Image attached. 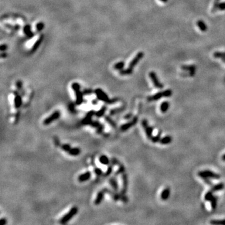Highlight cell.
<instances>
[{"instance_id":"cell-21","label":"cell","mask_w":225,"mask_h":225,"mask_svg":"<svg viewBox=\"0 0 225 225\" xmlns=\"http://www.w3.org/2000/svg\"><path fill=\"white\" fill-rule=\"evenodd\" d=\"M109 183L113 188V190L115 191H117L118 190V184L116 179L115 178H111L109 180Z\"/></svg>"},{"instance_id":"cell-47","label":"cell","mask_w":225,"mask_h":225,"mask_svg":"<svg viewBox=\"0 0 225 225\" xmlns=\"http://www.w3.org/2000/svg\"><path fill=\"white\" fill-rule=\"evenodd\" d=\"M7 224V220L6 218H1L0 220V224L1 225H5Z\"/></svg>"},{"instance_id":"cell-48","label":"cell","mask_w":225,"mask_h":225,"mask_svg":"<svg viewBox=\"0 0 225 225\" xmlns=\"http://www.w3.org/2000/svg\"><path fill=\"white\" fill-rule=\"evenodd\" d=\"M92 90L91 89H85L84 92H83V93L85 94V95H89V94L91 93H92Z\"/></svg>"},{"instance_id":"cell-8","label":"cell","mask_w":225,"mask_h":225,"mask_svg":"<svg viewBox=\"0 0 225 225\" xmlns=\"http://www.w3.org/2000/svg\"><path fill=\"white\" fill-rule=\"evenodd\" d=\"M149 76L151 81H152L153 83L154 86L156 88H163V85L159 81V80H158L156 74L155 73H154V72H150L149 73Z\"/></svg>"},{"instance_id":"cell-50","label":"cell","mask_w":225,"mask_h":225,"mask_svg":"<svg viewBox=\"0 0 225 225\" xmlns=\"http://www.w3.org/2000/svg\"><path fill=\"white\" fill-rule=\"evenodd\" d=\"M7 55H8V54H7V53H1V58H6V57H7Z\"/></svg>"},{"instance_id":"cell-7","label":"cell","mask_w":225,"mask_h":225,"mask_svg":"<svg viewBox=\"0 0 225 225\" xmlns=\"http://www.w3.org/2000/svg\"><path fill=\"white\" fill-rule=\"evenodd\" d=\"M138 118L137 116H135L133 118L132 120L131 121L129 122H127L126 123L123 124V125H121V130L122 131H126L128 130V129H129V128H131V127H133L134 126V125H135L137 123V122H138Z\"/></svg>"},{"instance_id":"cell-29","label":"cell","mask_w":225,"mask_h":225,"mask_svg":"<svg viewBox=\"0 0 225 225\" xmlns=\"http://www.w3.org/2000/svg\"><path fill=\"white\" fill-rule=\"evenodd\" d=\"M124 66H125V62L119 61V62H118V63H116V64H114L113 67H114V68L116 69V70H122Z\"/></svg>"},{"instance_id":"cell-13","label":"cell","mask_w":225,"mask_h":225,"mask_svg":"<svg viewBox=\"0 0 225 225\" xmlns=\"http://www.w3.org/2000/svg\"><path fill=\"white\" fill-rule=\"evenodd\" d=\"M91 177V173L90 171H88L84 173L80 174V176L78 178V180L79 182H85V181H88Z\"/></svg>"},{"instance_id":"cell-23","label":"cell","mask_w":225,"mask_h":225,"mask_svg":"<svg viewBox=\"0 0 225 225\" xmlns=\"http://www.w3.org/2000/svg\"><path fill=\"white\" fill-rule=\"evenodd\" d=\"M81 153V149L79 148H71L70 151H68L69 155L71 156H78Z\"/></svg>"},{"instance_id":"cell-1","label":"cell","mask_w":225,"mask_h":225,"mask_svg":"<svg viewBox=\"0 0 225 225\" xmlns=\"http://www.w3.org/2000/svg\"><path fill=\"white\" fill-rule=\"evenodd\" d=\"M95 93L96 94V97H97L98 99H99V100L100 101H102L105 102V103L110 104V103H113L116 101V99H109L108 95H106V94L100 88L96 89L95 91Z\"/></svg>"},{"instance_id":"cell-31","label":"cell","mask_w":225,"mask_h":225,"mask_svg":"<svg viewBox=\"0 0 225 225\" xmlns=\"http://www.w3.org/2000/svg\"><path fill=\"white\" fill-rule=\"evenodd\" d=\"M210 223L211 224L214 225H225V220H211L210 221Z\"/></svg>"},{"instance_id":"cell-27","label":"cell","mask_w":225,"mask_h":225,"mask_svg":"<svg viewBox=\"0 0 225 225\" xmlns=\"http://www.w3.org/2000/svg\"><path fill=\"white\" fill-rule=\"evenodd\" d=\"M169 107H170V104H169L168 102H163L161 104V106H160V110L162 113H166L168 111Z\"/></svg>"},{"instance_id":"cell-5","label":"cell","mask_w":225,"mask_h":225,"mask_svg":"<svg viewBox=\"0 0 225 225\" xmlns=\"http://www.w3.org/2000/svg\"><path fill=\"white\" fill-rule=\"evenodd\" d=\"M61 116V113L59 111H56L53 112L51 115L47 117L43 121V124L44 125H48L50 124H51L54 121H56V119H58Z\"/></svg>"},{"instance_id":"cell-33","label":"cell","mask_w":225,"mask_h":225,"mask_svg":"<svg viewBox=\"0 0 225 225\" xmlns=\"http://www.w3.org/2000/svg\"><path fill=\"white\" fill-rule=\"evenodd\" d=\"M211 202V206L213 210H215L216 208V204H217V198L213 196L210 201Z\"/></svg>"},{"instance_id":"cell-45","label":"cell","mask_w":225,"mask_h":225,"mask_svg":"<svg viewBox=\"0 0 225 225\" xmlns=\"http://www.w3.org/2000/svg\"><path fill=\"white\" fill-rule=\"evenodd\" d=\"M0 49H1V51H5L6 50L8 49V46H7V44H2V45L1 46V48H0Z\"/></svg>"},{"instance_id":"cell-10","label":"cell","mask_w":225,"mask_h":225,"mask_svg":"<svg viewBox=\"0 0 225 225\" xmlns=\"http://www.w3.org/2000/svg\"><path fill=\"white\" fill-rule=\"evenodd\" d=\"M122 180H123V187H122L121 191V195H125L127 192L128 185V176H127V174L126 173H123Z\"/></svg>"},{"instance_id":"cell-52","label":"cell","mask_w":225,"mask_h":225,"mask_svg":"<svg viewBox=\"0 0 225 225\" xmlns=\"http://www.w3.org/2000/svg\"><path fill=\"white\" fill-rule=\"evenodd\" d=\"M160 1H161V2L163 3H166L167 1H168V0H160Z\"/></svg>"},{"instance_id":"cell-40","label":"cell","mask_w":225,"mask_h":225,"mask_svg":"<svg viewBox=\"0 0 225 225\" xmlns=\"http://www.w3.org/2000/svg\"><path fill=\"white\" fill-rule=\"evenodd\" d=\"M94 172H95V173L96 174L97 176H101L102 175L103 173V171H102L101 169L98 168H95V170H94Z\"/></svg>"},{"instance_id":"cell-26","label":"cell","mask_w":225,"mask_h":225,"mask_svg":"<svg viewBox=\"0 0 225 225\" xmlns=\"http://www.w3.org/2000/svg\"><path fill=\"white\" fill-rule=\"evenodd\" d=\"M181 68L182 70L186 71H195L196 67L194 65H183L181 66Z\"/></svg>"},{"instance_id":"cell-34","label":"cell","mask_w":225,"mask_h":225,"mask_svg":"<svg viewBox=\"0 0 225 225\" xmlns=\"http://www.w3.org/2000/svg\"><path fill=\"white\" fill-rule=\"evenodd\" d=\"M213 56L216 58H225V52H215L213 54Z\"/></svg>"},{"instance_id":"cell-51","label":"cell","mask_w":225,"mask_h":225,"mask_svg":"<svg viewBox=\"0 0 225 225\" xmlns=\"http://www.w3.org/2000/svg\"><path fill=\"white\" fill-rule=\"evenodd\" d=\"M222 160H223V161H225V154H224V155H223V156H222Z\"/></svg>"},{"instance_id":"cell-6","label":"cell","mask_w":225,"mask_h":225,"mask_svg":"<svg viewBox=\"0 0 225 225\" xmlns=\"http://www.w3.org/2000/svg\"><path fill=\"white\" fill-rule=\"evenodd\" d=\"M141 125H142L143 128L144 129H145L148 138V139H151L153 137L152 133H153V128L152 127L149 126L148 121H147L146 119H143V120L142 121V122H141Z\"/></svg>"},{"instance_id":"cell-15","label":"cell","mask_w":225,"mask_h":225,"mask_svg":"<svg viewBox=\"0 0 225 225\" xmlns=\"http://www.w3.org/2000/svg\"><path fill=\"white\" fill-rule=\"evenodd\" d=\"M43 38H44L43 34H41V36L39 37V38L38 39L37 41H36L35 43H34V44H33L32 48H31V53H33V52L36 51V50L38 48L39 46H40V44H41V42H42V41L43 40Z\"/></svg>"},{"instance_id":"cell-24","label":"cell","mask_w":225,"mask_h":225,"mask_svg":"<svg viewBox=\"0 0 225 225\" xmlns=\"http://www.w3.org/2000/svg\"><path fill=\"white\" fill-rule=\"evenodd\" d=\"M106 109H107V107L106 106H103L98 111H96V113H95V116L97 118L102 117L105 115Z\"/></svg>"},{"instance_id":"cell-14","label":"cell","mask_w":225,"mask_h":225,"mask_svg":"<svg viewBox=\"0 0 225 225\" xmlns=\"http://www.w3.org/2000/svg\"><path fill=\"white\" fill-rule=\"evenodd\" d=\"M105 192L103 191H103H99L98 193L97 194V196H96V198H95V201H94V204H95V205H99V204L101 203L104 198V194H105Z\"/></svg>"},{"instance_id":"cell-12","label":"cell","mask_w":225,"mask_h":225,"mask_svg":"<svg viewBox=\"0 0 225 225\" xmlns=\"http://www.w3.org/2000/svg\"><path fill=\"white\" fill-rule=\"evenodd\" d=\"M75 96H76V101H75V104L76 105H80L83 103V93H82L80 91V89L75 91Z\"/></svg>"},{"instance_id":"cell-38","label":"cell","mask_w":225,"mask_h":225,"mask_svg":"<svg viewBox=\"0 0 225 225\" xmlns=\"http://www.w3.org/2000/svg\"><path fill=\"white\" fill-rule=\"evenodd\" d=\"M61 148L64 150V151H66V152L68 153V151H70L71 148L70 145H69V144H63V145L61 146Z\"/></svg>"},{"instance_id":"cell-42","label":"cell","mask_w":225,"mask_h":225,"mask_svg":"<svg viewBox=\"0 0 225 225\" xmlns=\"http://www.w3.org/2000/svg\"><path fill=\"white\" fill-rule=\"evenodd\" d=\"M113 171V167L112 166H109V168H108L107 171H106V173H105V176H109L111 174V173H112Z\"/></svg>"},{"instance_id":"cell-41","label":"cell","mask_w":225,"mask_h":225,"mask_svg":"<svg viewBox=\"0 0 225 225\" xmlns=\"http://www.w3.org/2000/svg\"><path fill=\"white\" fill-rule=\"evenodd\" d=\"M101 125V124L100 123H99L98 121H92V122L91 123V124H90V126L93 127V128H98L99 126H100Z\"/></svg>"},{"instance_id":"cell-30","label":"cell","mask_w":225,"mask_h":225,"mask_svg":"<svg viewBox=\"0 0 225 225\" xmlns=\"http://www.w3.org/2000/svg\"><path fill=\"white\" fill-rule=\"evenodd\" d=\"M105 120H106V122H107L108 123H109L112 127H113V128H116V123L111 118L109 117V116H105Z\"/></svg>"},{"instance_id":"cell-17","label":"cell","mask_w":225,"mask_h":225,"mask_svg":"<svg viewBox=\"0 0 225 225\" xmlns=\"http://www.w3.org/2000/svg\"><path fill=\"white\" fill-rule=\"evenodd\" d=\"M170 188H166L161 193V199L162 200H166L170 196Z\"/></svg>"},{"instance_id":"cell-25","label":"cell","mask_w":225,"mask_h":225,"mask_svg":"<svg viewBox=\"0 0 225 225\" xmlns=\"http://www.w3.org/2000/svg\"><path fill=\"white\" fill-rule=\"evenodd\" d=\"M99 161L102 164L104 165H108L109 163V160L106 156L102 155L99 158Z\"/></svg>"},{"instance_id":"cell-49","label":"cell","mask_w":225,"mask_h":225,"mask_svg":"<svg viewBox=\"0 0 225 225\" xmlns=\"http://www.w3.org/2000/svg\"><path fill=\"white\" fill-rule=\"evenodd\" d=\"M131 117H132V114H128V115H125L124 118L126 119H129Z\"/></svg>"},{"instance_id":"cell-22","label":"cell","mask_w":225,"mask_h":225,"mask_svg":"<svg viewBox=\"0 0 225 225\" xmlns=\"http://www.w3.org/2000/svg\"><path fill=\"white\" fill-rule=\"evenodd\" d=\"M172 141V137L170 136H164L163 138H161L160 143L161 145H168Z\"/></svg>"},{"instance_id":"cell-28","label":"cell","mask_w":225,"mask_h":225,"mask_svg":"<svg viewBox=\"0 0 225 225\" xmlns=\"http://www.w3.org/2000/svg\"><path fill=\"white\" fill-rule=\"evenodd\" d=\"M133 73V68L128 67V68L125 69V70H119V73L121 75H129Z\"/></svg>"},{"instance_id":"cell-35","label":"cell","mask_w":225,"mask_h":225,"mask_svg":"<svg viewBox=\"0 0 225 225\" xmlns=\"http://www.w3.org/2000/svg\"><path fill=\"white\" fill-rule=\"evenodd\" d=\"M36 28L37 31L40 32V31H42L43 29L44 28V24L43 22H39L36 26Z\"/></svg>"},{"instance_id":"cell-37","label":"cell","mask_w":225,"mask_h":225,"mask_svg":"<svg viewBox=\"0 0 225 225\" xmlns=\"http://www.w3.org/2000/svg\"><path fill=\"white\" fill-rule=\"evenodd\" d=\"M160 136H161V133H158V135H157V136H153L152 138L151 139V141H152L153 143H157V142H160V139H161V138H160Z\"/></svg>"},{"instance_id":"cell-44","label":"cell","mask_w":225,"mask_h":225,"mask_svg":"<svg viewBox=\"0 0 225 225\" xmlns=\"http://www.w3.org/2000/svg\"><path fill=\"white\" fill-rule=\"evenodd\" d=\"M218 9L220 10H225V2L221 3L219 4L218 6Z\"/></svg>"},{"instance_id":"cell-3","label":"cell","mask_w":225,"mask_h":225,"mask_svg":"<svg viewBox=\"0 0 225 225\" xmlns=\"http://www.w3.org/2000/svg\"><path fill=\"white\" fill-rule=\"evenodd\" d=\"M171 95H172V91L171 89H167L164 91L159 92L155 95H153V96H149L147 99L149 102L155 101H158V99L163 97H170L171 96Z\"/></svg>"},{"instance_id":"cell-2","label":"cell","mask_w":225,"mask_h":225,"mask_svg":"<svg viewBox=\"0 0 225 225\" xmlns=\"http://www.w3.org/2000/svg\"><path fill=\"white\" fill-rule=\"evenodd\" d=\"M78 211V209L76 206H73L70 209V210L67 213L63 216L61 219L60 220V223L62 224H64L67 223L68 222L70 221L73 218L74 216L77 214Z\"/></svg>"},{"instance_id":"cell-46","label":"cell","mask_w":225,"mask_h":225,"mask_svg":"<svg viewBox=\"0 0 225 225\" xmlns=\"http://www.w3.org/2000/svg\"><path fill=\"white\" fill-rule=\"evenodd\" d=\"M22 82L21 81H18L16 82V87L17 88L20 89H21V88H22Z\"/></svg>"},{"instance_id":"cell-32","label":"cell","mask_w":225,"mask_h":225,"mask_svg":"<svg viewBox=\"0 0 225 225\" xmlns=\"http://www.w3.org/2000/svg\"><path fill=\"white\" fill-rule=\"evenodd\" d=\"M213 191H212V190H210V191H208V192L206 193L205 196H204V199H205L206 201H210V200H211V199L213 196Z\"/></svg>"},{"instance_id":"cell-18","label":"cell","mask_w":225,"mask_h":225,"mask_svg":"<svg viewBox=\"0 0 225 225\" xmlns=\"http://www.w3.org/2000/svg\"><path fill=\"white\" fill-rule=\"evenodd\" d=\"M211 188V190H212L213 192H216V191H221V190H222L223 189H224V184L223 183H220L215 184V185H213Z\"/></svg>"},{"instance_id":"cell-36","label":"cell","mask_w":225,"mask_h":225,"mask_svg":"<svg viewBox=\"0 0 225 225\" xmlns=\"http://www.w3.org/2000/svg\"><path fill=\"white\" fill-rule=\"evenodd\" d=\"M219 1H220V0H214V3H213V7H212L211 8L212 12H214V11H215L216 10L218 9V6L219 4H220Z\"/></svg>"},{"instance_id":"cell-11","label":"cell","mask_w":225,"mask_h":225,"mask_svg":"<svg viewBox=\"0 0 225 225\" xmlns=\"http://www.w3.org/2000/svg\"><path fill=\"white\" fill-rule=\"evenodd\" d=\"M95 113L96 111H95L91 110L90 111H89L86 115V116H85V118L83 119V124L84 125H90L91 123L92 122V118L93 116H95Z\"/></svg>"},{"instance_id":"cell-39","label":"cell","mask_w":225,"mask_h":225,"mask_svg":"<svg viewBox=\"0 0 225 225\" xmlns=\"http://www.w3.org/2000/svg\"><path fill=\"white\" fill-rule=\"evenodd\" d=\"M71 88L72 89L74 90V91L76 90H78V89H80L81 88V86L79 83H73V84L71 85Z\"/></svg>"},{"instance_id":"cell-4","label":"cell","mask_w":225,"mask_h":225,"mask_svg":"<svg viewBox=\"0 0 225 225\" xmlns=\"http://www.w3.org/2000/svg\"><path fill=\"white\" fill-rule=\"evenodd\" d=\"M198 175L200 177V178L204 179V178H213V179H220V175L218 174H216L215 173L211 171H209V170H205V171H199L198 173Z\"/></svg>"},{"instance_id":"cell-9","label":"cell","mask_w":225,"mask_h":225,"mask_svg":"<svg viewBox=\"0 0 225 225\" xmlns=\"http://www.w3.org/2000/svg\"><path fill=\"white\" fill-rule=\"evenodd\" d=\"M143 56H144V53H143V52H139V53H137L136 55L133 58V60H131V61L129 63V67L131 68H133L138 64V62L140 61L141 59L143 58Z\"/></svg>"},{"instance_id":"cell-43","label":"cell","mask_w":225,"mask_h":225,"mask_svg":"<svg viewBox=\"0 0 225 225\" xmlns=\"http://www.w3.org/2000/svg\"><path fill=\"white\" fill-rule=\"evenodd\" d=\"M125 167H124L123 166H121L120 168H119V170H118V171H116V174H120V173H123L124 171H125Z\"/></svg>"},{"instance_id":"cell-53","label":"cell","mask_w":225,"mask_h":225,"mask_svg":"<svg viewBox=\"0 0 225 225\" xmlns=\"http://www.w3.org/2000/svg\"><path fill=\"white\" fill-rule=\"evenodd\" d=\"M222 61H223L225 63V58H222Z\"/></svg>"},{"instance_id":"cell-16","label":"cell","mask_w":225,"mask_h":225,"mask_svg":"<svg viewBox=\"0 0 225 225\" xmlns=\"http://www.w3.org/2000/svg\"><path fill=\"white\" fill-rule=\"evenodd\" d=\"M14 107L16 108V109L20 108L21 106V105H22V98H21V96L18 95L17 93L15 97H14Z\"/></svg>"},{"instance_id":"cell-19","label":"cell","mask_w":225,"mask_h":225,"mask_svg":"<svg viewBox=\"0 0 225 225\" xmlns=\"http://www.w3.org/2000/svg\"><path fill=\"white\" fill-rule=\"evenodd\" d=\"M23 31L26 34V35L28 38H31L34 36V33L31 31V26L30 25H28V24H27V25H26L24 27Z\"/></svg>"},{"instance_id":"cell-20","label":"cell","mask_w":225,"mask_h":225,"mask_svg":"<svg viewBox=\"0 0 225 225\" xmlns=\"http://www.w3.org/2000/svg\"><path fill=\"white\" fill-rule=\"evenodd\" d=\"M196 24H197V26L198 27V28L200 29L201 31H203V32H205V31H206V30H207V26H206V23L204 22V21H202V20H198V21H197Z\"/></svg>"}]
</instances>
